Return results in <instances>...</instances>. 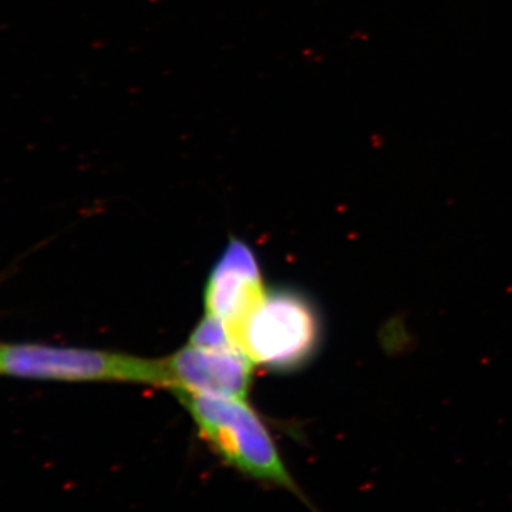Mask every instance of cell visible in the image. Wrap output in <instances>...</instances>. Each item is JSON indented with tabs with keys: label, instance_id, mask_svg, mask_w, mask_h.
Listing matches in <instances>:
<instances>
[{
	"label": "cell",
	"instance_id": "cell-3",
	"mask_svg": "<svg viewBox=\"0 0 512 512\" xmlns=\"http://www.w3.org/2000/svg\"><path fill=\"white\" fill-rule=\"evenodd\" d=\"M2 372L66 382L137 383L156 387H167L168 384L163 359L42 345L5 346Z\"/></svg>",
	"mask_w": 512,
	"mask_h": 512
},
{
	"label": "cell",
	"instance_id": "cell-5",
	"mask_svg": "<svg viewBox=\"0 0 512 512\" xmlns=\"http://www.w3.org/2000/svg\"><path fill=\"white\" fill-rule=\"evenodd\" d=\"M163 360L167 389L173 393L248 397L255 365L241 348H201L188 342Z\"/></svg>",
	"mask_w": 512,
	"mask_h": 512
},
{
	"label": "cell",
	"instance_id": "cell-1",
	"mask_svg": "<svg viewBox=\"0 0 512 512\" xmlns=\"http://www.w3.org/2000/svg\"><path fill=\"white\" fill-rule=\"evenodd\" d=\"M190 414L198 436L239 476L285 491L320 512L289 470L271 431L247 399L174 393Z\"/></svg>",
	"mask_w": 512,
	"mask_h": 512
},
{
	"label": "cell",
	"instance_id": "cell-4",
	"mask_svg": "<svg viewBox=\"0 0 512 512\" xmlns=\"http://www.w3.org/2000/svg\"><path fill=\"white\" fill-rule=\"evenodd\" d=\"M266 293L254 251L241 239L232 238L205 284V315L221 320L241 348L242 329Z\"/></svg>",
	"mask_w": 512,
	"mask_h": 512
},
{
	"label": "cell",
	"instance_id": "cell-2",
	"mask_svg": "<svg viewBox=\"0 0 512 512\" xmlns=\"http://www.w3.org/2000/svg\"><path fill=\"white\" fill-rule=\"evenodd\" d=\"M318 311L306 296L291 289L268 291L249 316L239 345L254 365L278 372L306 365L319 348Z\"/></svg>",
	"mask_w": 512,
	"mask_h": 512
}]
</instances>
